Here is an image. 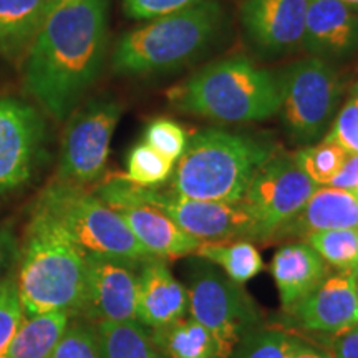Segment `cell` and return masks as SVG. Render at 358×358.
<instances>
[{
	"label": "cell",
	"instance_id": "6da1fadb",
	"mask_svg": "<svg viewBox=\"0 0 358 358\" xmlns=\"http://www.w3.org/2000/svg\"><path fill=\"white\" fill-rule=\"evenodd\" d=\"M110 0H73L50 12L27 50L25 92L64 122L100 78L108 50Z\"/></svg>",
	"mask_w": 358,
	"mask_h": 358
},
{
	"label": "cell",
	"instance_id": "7a4b0ae2",
	"mask_svg": "<svg viewBox=\"0 0 358 358\" xmlns=\"http://www.w3.org/2000/svg\"><path fill=\"white\" fill-rule=\"evenodd\" d=\"M174 110L214 122L243 124L279 113V85L274 71L245 57H227L203 66L168 90Z\"/></svg>",
	"mask_w": 358,
	"mask_h": 358
},
{
	"label": "cell",
	"instance_id": "3957f363",
	"mask_svg": "<svg viewBox=\"0 0 358 358\" xmlns=\"http://www.w3.org/2000/svg\"><path fill=\"white\" fill-rule=\"evenodd\" d=\"M17 266L15 282L25 317L47 312L78 315L87 279L85 252L40 209L29 224Z\"/></svg>",
	"mask_w": 358,
	"mask_h": 358
},
{
	"label": "cell",
	"instance_id": "277c9868",
	"mask_svg": "<svg viewBox=\"0 0 358 358\" xmlns=\"http://www.w3.org/2000/svg\"><path fill=\"white\" fill-rule=\"evenodd\" d=\"M274 153L275 146L261 138L201 129L174 163L168 187L191 199L239 203L259 168Z\"/></svg>",
	"mask_w": 358,
	"mask_h": 358
},
{
	"label": "cell",
	"instance_id": "5b68a950",
	"mask_svg": "<svg viewBox=\"0 0 358 358\" xmlns=\"http://www.w3.org/2000/svg\"><path fill=\"white\" fill-rule=\"evenodd\" d=\"M224 19V8L217 0H204L186 10L148 20L118 38L111 55L113 70L148 77L182 69L216 43Z\"/></svg>",
	"mask_w": 358,
	"mask_h": 358
},
{
	"label": "cell",
	"instance_id": "8992f818",
	"mask_svg": "<svg viewBox=\"0 0 358 358\" xmlns=\"http://www.w3.org/2000/svg\"><path fill=\"white\" fill-rule=\"evenodd\" d=\"M96 196L111 209L124 204H146L159 209L199 243L261 241L257 224L241 203L191 199L158 187L138 186L116 176L98 189Z\"/></svg>",
	"mask_w": 358,
	"mask_h": 358
},
{
	"label": "cell",
	"instance_id": "52a82bcc",
	"mask_svg": "<svg viewBox=\"0 0 358 358\" xmlns=\"http://www.w3.org/2000/svg\"><path fill=\"white\" fill-rule=\"evenodd\" d=\"M37 209L52 217L83 252L134 262L151 257L123 217L83 186L58 181L40 196Z\"/></svg>",
	"mask_w": 358,
	"mask_h": 358
},
{
	"label": "cell",
	"instance_id": "ba28073f",
	"mask_svg": "<svg viewBox=\"0 0 358 358\" xmlns=\"http://www.w3.org/2000/svg\"><path fill=\"white\" fill-rule=\"evenodd\" d=\"M187 313L211 334L219 358L232 353L250 332L262 327L256 301L214 264L196 257L186 271Z\"/></svg>",
	"mask_w": 358,
	"mask_h": 358
},
{
	"label": "cell",
	"instance_id": "9c48e42d",
	"mask_svg": "<svg viewBox=\"0 0 358 358\" xmlns=\"http://www.w3.org/2000/svg\"><path fill=\"white\" fill-rule=\"evenodd\" d=\"M279 113L285 136L295 146L319 143L329 131L343 93V82L334 64L319 57L294 62L279 73Z\"/></svg>",
	"mask_w": 358,
	"mask_h": 358
},
{
	"label": "cell",
	"instance_id": "30bf717a",
	"mask_svg": "<svg viewBox=\"0 0 358 358\" xmlns=\"http://www.w3.org/2000/svg\"><path fill=\"white\" fill-rule=\"evenodd\" d=\"M122 113L118 101L93 98L69 116L58 159V181L85 186L103 176Z\"/></svg>",
	"mask_w": 358,
	"mask_h": 358
},
{
	"label": "cell",
	"instance_id": "8fae6325",
	"mask_svg": "<svg viewBox=\"0 0 358 358\" xmlns=\"http://www.w3.org/2000/svg\"><path fill=\"white\" fill-rule=\"evenodd\" d=\"M294 155L275 153L259 168L241 203L257 224L261 241L279 236L317 189Z\"/></svg>",
	"mask_w": 358,
	"mask_h": 358
},
{
	"label": "cell",
	"instance_id": "7c38bea8",
	"mask_svg": "<svg viewBox=\"0 0 358 358\" xmlns=\"http://www.w3.org/2000/svg\"><path fill=\"white\" fill-rule=\"evenodd\" d=\"M47 123L35 106L0 98V194L30 181L42 158Z\"/></svg>",
	"mask_w": 358,
	"mask_h": 358
},
{
	"label": "cell",
	"instance_id": "4fadbf2b",
	"mask_svg": "<svg viewBox=\"0 0 358 358\" xmlns=\"http://www.w3.org/2000/svg\"><path fill=\"white\" fill-rule=\"evenodd\" d=\"M85 262L87 279L77 317L93 324L136 320L140 262L87 252Z\"/></svg>",
	"mask_w": 358,
	"mask_h": 358
},
{
	"label": "cell",
	"instance_id": "5bb4252c",
	"mask_svg": "<svg viewBox=\"0 0 358 358\" xmlns=\"http://www.w3.org/2000/svg\"><path fill=\"white\" fill-rule=\"evenodd\" d=\"M308 0H245L241 25L249 43L262 55H289L303 45Z\"/></svg>",
	"mask_w": 358,
	"mask_h": 358
},
{
	"label": "cell",
	"instance_id": "9a60e30c",
	"mask_svg": "<svg viewBox=\"0 0 358 358\" xmlns=\"http://www.w3.org/2000/svg\"><path fill=\"white\" fill-rule=\"evenodd\" d=\"M294 327L310 334L335 335L358 324V301L353 274L332 271L313 292L287 313Z\"/></svg>",
	"mask_w": 358,
	"mask_h": 358
},
{
	"label": "cell",
	"instance_id": "2e32d148",
	"mask_svg": "<svg viewBox=\"0 0 358 358\" xmlns=\"http://www.w3.org/2000/svg\"><path fill=\"white\" fill-rule=\"evenodd\" d=\"M187 317V292L173 275L168 261L148 257L138 267L136 322L148 330L171 325Z\"/></svg>",
	"mask_w": 358,
	"mask_h": 358
},
{
	"label": "cell",
	"instance_id": "e0dca14e",
	"mask_svg": "<svg viewBox=\"0 0 358 358\" xmlns=\"http://www.w3.org/2000/svg\"><path fill=\"white\" fill-rule=\"evenodd\" d=\"M302 48L330 64L353 55L358 48V12L340 0H308Z\"/></svg>",
	"mask_w": 358,
	"mask_h": 358
},
{
	"label": "cell",
	"instance_id": "ac0fdd59",
	"mask_svg": "<svg viewBox=\"0 0 358 358\" xmlns=\"http://www.w3.org/2000/svg\"><path fill=\"white\" fill-rule=\"evenodd\" d=\"M268 268L285 313L297 307L332 272L330 266H327L306 241L277 249Z\"/></svg>",
	"mask_w": 358,
	"mask_h": 358
},
{
	"label": "cell",
	"instance_id": "d6986e66",
	"mask_svg": "<svg viewBox=\"0 0 358 358\" xmlns=\"http://www.w3.org/2000/svg\"><path fill=\"white\" fill-rule=\"evenodd\" d=\"M115 211L123 217L129 231L151 257L176 261L192 256L199 248V241L186 234L159 209L146 204H124Z\"/></svg>",
	"mask_w": 358,
	"mask_h": 358
},
{
	"label": "cell",
	"instance_id": "ffe728a7",
	"mask_svg": "<svg viewBox=\"0 0 358 358\" xmlns=\"http://www.w3.org/2000/svg\"><path fill=\"white\" fill-rule=\"evenodd\" d=\"M332 229H358V192L319 186L277 237L306 239L312 232Z\"/></svg>",
	"mask_w": 358,
	"mask_h": 358
},
{
	"label": "cell",
	"instance_id": "44dd1931",
	"mask_svg": "<svg viewBox=\"0 0 358 358\" xmlns=\"http://www.w3.org/2000/svg\"><path fill=\"white\" fill-rule=\"evenodd\" d=\"M50 0H0V55L17 58L29 50L47 17Z\"/></svg>",
	"mask_w": 358,
	"mask_h": 358
},
{
	"label": "cell",
	"instance_id": "7402d4cb",
	"mask_svg": "<svg viewBox=\"0 0 358 358\" xmlns=\"http://www.w3.org/2000/svg\"><path fill=\"white\" fill-rule=\"evenodd\" d=\"M70 319L66 312L24 315L3 358H50Z\"/></svg>",
	"mask_w": 358,
	"mask_h": 358
},
{
	"label": "cell",
	"instance_id": "603a6c76",
	"mask_svg": "<svg viewBox=\"0 0 358 358\" xmlns=\"http://www.w3.org/2000/svg\"><path fill=\"white\" fill-rule=\"evenodd\" d=\"M192 256L211 262L232 282L244 285L264 271V261L252 241L201 243Z\"/></svg>",
	"mask_w": 358,
	"mask_h": 358
},
{
	"label": "cell",
	"instance_id": "cb8c5ba5",
	"mask_svg": "<svg viewBox=\"0 0 358 358\" xmlns=\"http://www.w3.org/2000/svg\"><path fill=\"white\" fill-rule=\"evenodd\" d=\"M96 325L101 358H166L136 320L100 322Z\"/></svg>",
	"mask_w": 358,
	"mask_h": 358
},
{
	"label": "cell",
	"instance_id": "d4e9b609",
	"mask_svg": "<svg viewBox=\"0 0 358 358\" xmlns=\"http://www.w3.org/2000/svg\"><path fill=\"white\" fill-rule=\"evenodd\" d=\"M150 334L166 358H219L211 334L191 317L150 330Z\"/></svg>",
	"mask_w": 358,
	"mask_h": 358
},
{
	"label": "cell",
	"instance_id": "484cf974",
	"mask_svg": "<svg viewBox=\"0 0 358 358\" xmlns=\"http://www.w3.org/2000/svg\"><path fill=\"white\" fill-rule=\"evenodd\" d=\"M306 243L335 272L358 271V229H332L308 234Z\"/></svg>",
	"mask_w": 358,
	"mask_h": 358
},
{
	"label": "cell",
	"instance_id": "4316f807",
	"mask_svg": "<svg viewBox=\"0 0 358 358\" xmlns=\"http://www.w3.org/2000/svg\"><path fill=\"white\" fill-rule=\"evenodd\" d=\"M294 158L299 168L317 186H329L330 181L342 169L348 153L335 143L320 140L315 145L301 148L297 153H294Z\"/></svg>",
	"mask_w": 358,
	"mask_h": 358
},
{
	"label": "cell",
	"instance_id": "83f0119b",
	"mask_svg": "<svg viewBox=\"0 0 358 358\" xmlns=\"http://www.w3.org/2000/svg\"><path fill=\"white\" fill-rule=\"evenodd\" d=\"M299 335L277 327H259L237 345L231 358H292Z\"/></svg>",
	"mask_w": 358,
	"mask_h": 358
},
{
	"label": "cell",
	"instance_id": "f1b7e54d",
	"mask_svg": "<svg viewBox=\"0 0 358 358\" xmlns=\"http://www.w3.org/2000/svg\"><path fill=\"white\" fill-rule=\"evenodd\" d=\"M174 169V163L158 151L148 146L146 143H140L129 151L127 161V174L124 179L138 186L158 187L163 182H168Z\"/></svg>",
	"mask_w": 358,
	"mask_h": 358
},
{
	"label": "cell",
	"instance_id": "f546056e",
	"mask_svg": "<svg viewBox=\"0 0 358 358\" xmlns=\"http://www.w3.org/2000/svg\"><path fill=\"white\" fill-rule=\"evenodd\" d=\"M50 358H101L96 325L71 317Z\"/></svg>",
	"mask_w": 358,
	"mask_h": 358
},
{
	"label": "cell",
	"instance_id": "4dcf8cb0",
	"mask_svg": "<svg viewBox=\"0 0 358 358\" xmlns=\"http://www.w3.org/2000/svg\"><path fill=\"white\" fill-rule=\"evenodd\" d=\"M148 146L158 151L161 156L173 163L181 158L187 146L186 131L173 120L156 118L145 129V141Z\"/></svg>",
	"mask_w": 358,
	"mask_h": 358
},
{
	"label": "cell",
	"instance_id": "1f68e13d",
	"mask_svg": "<svg viewBox=\"0 0 358 358\" xmlns=\"http://www.w3.org/2000/svg\"><path fill=\"white\" fill-rule=\"evenodd\" d=\"M24 319V310L17 290L15 277H7L0 284V358L6 357L13 335Z\"/></svg>",
	"mask_w": 358,
	"mask_h": 358
},
{
	"label": "cell",
	"instance_id": "d6a6232c",
	"mask_svg": "<svg viewBox=\"0 0 358 358\" xmlns=\"http://www.w3.org/2000/svg\"><path fill=\"white\" fill-rule=\"evenodd\" d=\"M322 140L335 143L348 155H358V96H350L335 115Z\"/></svg>",
	"mask_w": 358,
	"mask_h": 358
},
{
	"label": "cell",
	"instance_id": "836d02e7",
	"mask_svg": "<svg viewBox=\"0 0 358 358\" xmlns=\"http://www.w3.org/2000/svg\"><path fill=\"white\" fill-rule=\"evenodd\" d=\"M204 0H123L124 13L134 20H155L186 10Z\"/></svg>",
	"mask_w": 358,
	"mask_h": 358
},
{
	"label": "cell",
	"instance_id": "e575fe53",
	"mask_svg": "<svg viewBox=\"0 0 358 358\" xmlns=\"http://www.w3.org/2000/svg\"><path fill=\"white\" fill-rule=\"evenodd\" d=\"M20 248L15 236L7 226L0 224V284L12 275L13 267L19 264Z\"/></svg>",
	"mask_w": 358,
	"mask_h": 358
},
{
	"label": "cell",
	"instance_id": "d590c367",
	"mask_svg": "<svg viewBox=\"0 0 358 358\" xmlns=\"http://www.w3.org/2000/svg\"><path fill=\"white\" fill-rule=\"evenodd\" d=\"M329 348L334 358H358V324L332 337Z\"/></svg>",
	"mask_w": 358,
	"mask_h": 358
},
{
	"label": "cell",
	"instance_id": "8d00e7d4",
	"mask_svg": "<svg viewBox=\"0 0 358 358\" xmlns=\"http://www.w3.org/2000/svg\"><path fill=\"white\" fill-rule=\"evenodd\" d=\"M347 191H358V155H348V158L330 185Z\"/></svg>",
	"mask_w": 358,
	"mask_h": 358
},
{
	"label": "cell",
	"instance_id": "74e56055",
	"mask_svg": "<svg viewBox=\"0 0 358 358\" xmlns=\"http://www.w3.org/2000/svg\"><path fill=\"white\" fill-rule=\"evenodd\" d=\"M292 358H334L330 348H324L307 342L302 337H299L297 345L294 348Z\"/></svg>",
	"mask_w": 358,
	"mask_h": 358
},
{
	"label": "cell",
	"instance_id": "f35d334b",
	"mask_svg": "<svg viewBox=\"0 0 358 358\" xmlns=\"http://www.w3.org/2000/svg\"><path fill=\"white\" fill-rule=\"evenodd\" d=\"M70 2H73V0H50V2H48L47 15H48V13H50V12L57 10L58 7H64V6H66V3H70ZM45 19H47V17H45Z\"/></svg>",
	"mask_w": 358,
	"mask_h": 358
},
{
	"label": "cell",
	"instance_id": "ab89813d",
	"mask_svg": "<svg viewBox=\"0 0 358 358\" xmlns=\"http://www.w3.org/2000/svg\"><path fill=\"white\" fill-rule=\"evenodd\" d=\"M340 2H343L347 7H350L355 12H358V0H340Z\"/></svg>",
	"mask_w": 358,
	"mask_h": 358
},
{
	"label": "cell",
	"instance_id": "60d3db41",
	"mask_svg": "<svg viewBox=\"0 0 358 358\" xmlns=\"http://www.w3.org/2000/svg\"><path fill=\"white\" fill-rule=\"evenodd\" d=\"M353 287H355V295H357V301H358V271L353 274Z\"/></svg>",
	"mask_w": 358,
	"mask_h": 358
},
{
	"label": "cell",
	"instance_id": "b9f144b4",
	"mask_svg": "<svg viewBox=\"0 0 358 358\" xmlns=\"http://www.w3.org/2000/svg\"><path fill=\"white\" fill-rule=\"evenodd\" d=\"M352 96H358V82L352 87Z\"/></svg>",
	"mask_w": 358,
	"mask_h": 358
},
{
	"label": "cell",
	"instance_id": "7bdbcfd3",
	"mask_svg": "<svg viewBox=\"0 0 358 358\" xmlns=\"http://www.w3.org/2000/svg\"><path fill=\"white\" fill-rule=\"evenodd\" d=\"M357 192H358V191H357Z\"/></svg>",
	"mask_w": 358,
	"mask_h": 358
}]
</instances>
